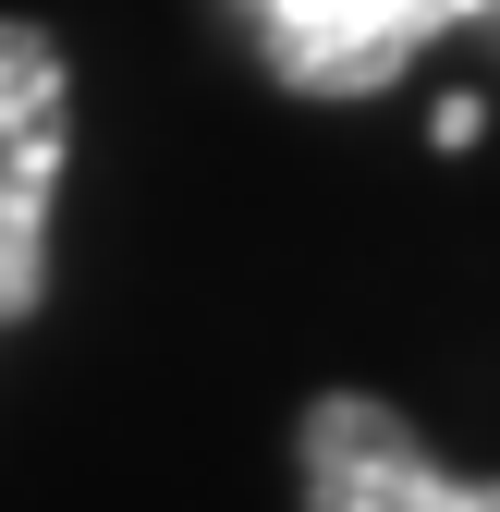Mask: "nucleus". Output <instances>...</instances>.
Listing matches in <instances>:
<instances>
[{
  "mask_svg": "<svg viewBox=\"0 0 500 512\" xmlns=\"http://www.w3.org/2000/svg\"><path fill=\"white\" fill-rule=\"evenodd\" d=\"M61 159H74V61L37 13H0V330L49 305Z\"/></svg>",
  "mask_w": 500,
  "mask_h": 512,
  "instance_id": "1",
  "label": "nucleus"
},
{
  "mask_svg": "<svg viewBox=\"0 0 500 512\" xmlns=\"http://www.w3.org/2000/svg\"><path fill=\"white\" fill-rule=\"evenodd\" d=\"M293 476H305V512H500V476H452L403 427V403H379V391H318L305 403Z\"/></svg>",
  "mask_w": 500,
  "mask_h": 512,
  "instance_id": "2",
  "label": "nucleus"
},
{
  "mask_svg": "<svg viewBox=\"0 0 500 512\" xmlns=\"http://www.w3.org/2000/svg\"><path fill=\"white\" fill-rule=\"evenodd\" d=\"M257 13H269L281 86L354 98V86H391L415 61V37H440L452 13H476V0H257Z\"/></svg>",
  "mask_w": 500,
  "mask_h": 512,
  "instance_id": "3",
  "label": "nucleus"
}]
</instances>
